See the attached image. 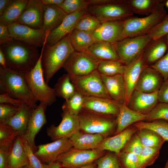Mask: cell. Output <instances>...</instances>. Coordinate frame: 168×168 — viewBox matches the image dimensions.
Masks as SVG:
<instances>
[{
    "label": "cell",
    "instance_id": "cell-1",
    "mask_svg": "<svg viewBox=\"0 0 168 168\" xmlns=\"http://www.w3.org/2000/svg\"><path fill=\"white\" fill-rule=\"evenodd\" d=\"M38 48L13 40L0 46L6 68L24 74L31 71L38 61L40 54Z\"/></svg>",
    "mask_w": 168,
    "mask_h": 168
},
{
    "label": "cell",
    "instance_id": "cell-2",
    "mask_svg": "<svg viewBox=\"0 0 168 168\" xmlns=\"http://www.w3.org/2000/svg\"><path fill=\"white\" fill-rule=\"evenodd\" d=\"M25 74L0 66V94L7 93L34 110L38 105L28 86Z\"/></svg>",
    "mask_w": 168,
    "mask_h": 168
},
{
    "label": "cell",
    "instance_id": "cell-3",
    "mask_svg": "<svg viewBox=\"0 0 168 168\" xmlns=\"http://www.w3.org/2000/svg\"><path fill=\"white\" fill-rule=\"evenodd\" d=\"M75 50L69 35L52 46L46 44L43 50L41 62L44 78L48 84Z\"/></svg>",
    "mask_w": 168,
    "mask_h": 168
},
{
    "label": "cell",
    "instance_id": "cell-4",
    "mask_svg": "<svg viewBox=\"0 0 168 168\" xmlns=\"http://www.w3.org/2000/svg\"><path fill=\"white\" fill-rule=\"evenodd\" d=\"M45 40L43 46L40 56L36 64L29 72L25 74L26 82L34 98L37 102L50 106L56 102V96L53 88L45 81L42 65V58Z\"/></svg>",
    "mask_w": 168,
    "mask_h": 168
},
{
    "label": "cell",
    "instance_id": "cell-5",
    "mask_svg": "<svg viewBox=\"0 0 168 168\" xmlns=\"http://www.w3.org/2000/svg\"><path fill=\"white\" fill-rule=\"evenodd\" d=\"M164 1L149 15L143 17H130L123 21L124 39L148 33L165 18L167 12Z\"/></svg>",
    "mask_w": 168,
    "mask_h": 168
},
{
    "label": "cell",
    "instance_id": "cell-6",
    "mask_svg": "<svg viewBox=\"0 0 168 168\" xmlns=\"http://www.w3.org/2000/svg\"><path fill=\"white\" fill-rule=\"evenodd\" d=\"M78 117L80 130L83 132L100 134L105 138L115 132L116 118L100 115L82 110Z\"/></svg>",
    "mask_w": 168,
    "mask_h": 168
},
{
    "label": "cell",
    "instance_id": "cell-7",
    "mask_svg": "<svg viewBox=\"0 0 168 168\" xmlns=\"http://www.w3.org/2000/svg\"><path fill=\"white\" fill-rule=\"evenodd\" d=\"M152 40L147 34L125 38L114 44L119 61L127 65L139 57Z\"/></svg>",
    "mask_w": 168,
    "mask_h": 168
},
{
    "label": "cell",
    "instance_id": "cell-8",
    "mask_svg": "<svg viewBox=\"0 0 168 168\" xmlns=\"http://www.w3.org/2000/svg\"><path fill=\"white\" fill-rule=\"evenodd\" d=\"M87 10L101 23L107 21L124 20L134 14L127 0H113L105 5L91 6Z\"/></svg>",
    "mask_w": 168,
    "mask_h": 168
},
{
    "label": "cell",
    "instance_id": "cell-9",
    "mask_svg": "<svg viewBox=\"0 0 168 168\" xmlns=\"http://www.w3.org/2000/svg\"><path fill=\"white\" fill-rule=\"evenodd\" d=\"M100 60L87 51L75 50L67 58L62 68L71 79L86 75L97 70Z\"/></svg>",
    "mask_w": 168,
    "mask_h": 168
},
{
    "label": "cell",
    "instance_id": "cell-10",
    "mask_svg": "<svg viewBox=\"0 0 168 168\" xmlns=\"http://www.w3.org/2000/svg\"><path fill=\"white\" fill-rule=\"evenodd\" d=\"M76 91L84 96L111 98L97 70L82 76L70 79Z\"/></svg>",
    "mask_w": 168,
    "mask_h": 168
},
{
    "label": "cell",
    "instance_id": "cell-11",
    "mask_svg": "<svg viewBox=\"0 0 168 168\" xmlns=\"http://www.w3.org/2000/svg\"><path fill=\"white\" fill-rule=\"evenodd\" d=\"M106 152L97 149L81 150L72 147L61 154L56 161L62 168H79L94 162Z\"/></svg>",
    "mask_w": 168,
    "mask_h": 168
},
{
    "label": "cell",
    "instance_id": "cell-12",
    "mask_svg": "<svg viewBox=\"0 0 168 168\" xmlns=\"http://www.w3.org/2000/svg\"><path fill=\"white\" fill-rule=\"evenodd\" d=\"M13 40L37 48L42 47L47 33L42 29H36L16 22L8 26Z\"/></svg>",
    "mask_w": 168,
    "mask_h": 168
},
{
    "label": "cell",
    "instance_id": "cell-13",
    "mask_svg": "<svg viewBox=\"0 0 168 168\" xmlns=\"http://www.w3.org/2000/svg\"><path fill=\"white\" fill-rule=\"evenodd\" d=\"M62 116V120L58 126L52 124L47 128V134L53 141L62 138H69L80 130L78 115L63 111Z\"/></svg>",
    "mask_w": 168,
    "mask_h": 168
},
{
    "label": "cell",
    "instance_id": "cell-14",
    "mask_svg": "<svg viewBox=\"0 0 168 168\" xmlns=\"http://www.w3.org/2000/svg\"><path fill=\"white\" fill-rule=\"evenodd\" d=\"M119 104L110 98L85 96L82 110L105 116L116 118Z\"/></svg>",
    "mask_w": 168,
    "mask_h": 168
},
{
    "label": "cell",
    "instance_id": "cell-15",
    "mask_svg": "<svg viewBox=\"0 0 168 168\" xmlns=\"http://www.w3.org/2000/svg\"><path fill=\"white\" fill-rule=\"evenodd\" d=\"M72 147L69 138H62L39 145L34 154L42 163L49 164L56 161L61 154Z\"/></svg>",
    "mask_w": 168,
    "mask_h": 168
},
{
    "label": "cell",
    "instance_id": "cell-16",
    "mask_svg": "<svg viewBox=\"0 0 168 168\" xmlns=\"http://www.w3.org/2000/svg\"><path fill=\"white\" fill-rule=\"evenodd\" d=\"M47 106L40 103L37 108L33 110L26 130L21 136L30 146L35 152L37 149L35 142L36 135L42 127L47 123L45 114Z\"/></svg>",
    "mask_w": 168,
    "mask_h": 168
},
{
    "label": "cell",
    "instance_id": "cell-17",
    "mask_svg": "<svg viewBox=\"0 0 168 168\" xmlns=\"http://www.w3.org/2000/svg\"><path fill=\"white\" fill-rule=\"evenodd\" d=\"M164 80L161 74L151 66L145 65L143 68L135 89L147 93L158 91Z\"/></svg>",
    "mask_w": 168,
    "mask_h": 168
},
{
    "label": "cell",
    "instance_id": "cell-18",
    "mask_svg": "<svg viewBox=\"0 0 168 168\" xmlns=\"http://www.w3.org/2000/svg\"><path fill=\"white\" fill-rule=\"evenodd\" d=\"M44 5L41 0H29L16 22L36 29L43 28Z\"/></svg>",
    "mask_w": 168,
    "mask_h": 168
},
{
    "label": "cell",
    "instance_id": "cell-19",
    "mask_svg": "<svg viewBox=\"0 0 168 168\" xmlns=\"http://www.w3.org/2000/svg\"><path fill=\"white\" fill-rule=\"evenodd\" d=\"M158 92L147 93L135 89L130 95L127 105L131 109L147 114L158 103Z\"/></svg>",
    "mask_w": 168,
    "mask_h": 168
},
{
    "label": "cell",
    "instance_id": "cell-20",
    "mask_svg": "<svg viewBox=\"0 0 168 168\" xmlns=\"http://www.w3.org/2000/svg\"><path fill=\"white\" fill-rule=\"evenodd\" d=\"M87 10L67 15L59 26L50 32L46 44L52 46L70 34L80 19L87 13Z\"/></svg>",
    "mask_w": 168,
    "mask_h": 168
},
{
    "label": "cell",
    "instance_id": "cell-21",
    "mask_svg": "<svg viewBox=\"0 0 168 168\" xmlns=\"http://www.w3.org/2000/svg\"><path fill=\"white\" fill-rule=\"evenodd\" d=\"M123 21H116L101 23L92 34L96 41H104L114 44L124 39Z\"/></svg>",
    "mask_w": 168,
    "mask_h": 168
},
{
    "label": "cell",
    "instance_id": "cell-22",
    "mask_svg": "<svg viewBox=\"0 0 168 168\" xmlns=\"http://www.w3.org/2000/svg\"><path fill=\"white\" fill-rule=\"evenodd\" d=\"M138 129L133 124L113 136L105 138L96 149L108 151L118 155Z\"/></svg>",
    "mask_w": 168,
    "mask_h": 168
},
{
    "label": "cell",
    "instance_id": "cell-23",
    "mask_svg": "<svg viewBox=\"0 0 168 168\" xmlns=\"http://www.w3.org/2000/svg\"><path fill=\"white\" fill-rule=\"evenodd\" d=\"M101 75L104 85L111 98L119 104L126 103V89L123 75Z\"/></svg>",
    "mask_w": 168,
    "mask_h": 168
},
{
    "label": "cell",
    "instance_id": "cell-24",
    "mask_svg": "<svg viewBox=\"0 0 168 168\" xmlns=\"http://www.w3.org/2000/svg\"><path fill=\"white\" fill-rule=\"evenodd\" d=\"M143 53L134 61L126 66L123 74L126 89V103L131 93L135 90L143 68L146 65L143 61Z\"/></svg>",
    "mask_w": 168,
    "mask_h": 168
},
{
    "label": "cell",
    "instance_id": "cell-25",
    "mask_svg": "<svg viewBox=\"0 0 168 168\" xmlns=\"http://www.w3.org/2000/svg\"><path fill=\"white\" fill-rule=\"evenodd\" d=\"M9 168H20L29 165L22 137L18 135L9 148L8 156Z\"/></svg>",
    "mask_w": 168,
    "mask_h": 168
},
{
    "label": "cell",
    "instance_id": "cell-26",
    "mask_svg": "<svg viewBox=\"0 0 168 168\" xmlns=\"http://www.w3.org/2000/svg\"><path fill=\"white\" fill-rule=\"evenodd\" d=\"M146 114L131 109L126 103L120 104L119 114L116 118L117 127L114 134L119 133L135 123L146 120Z\"/></svg>",
    "mask_w": 168,
    "mask_h": 168
},
{
    "label": "cell",
    "instance_id": "cell-27",
    "mask_svg": "<svg viewBox=\"0 0 168 168\" xmlns=\"http://www.w3.org/2000/svg\"><path fill=\"white\" fill-rule=\"evenodd\" d=\"M33 110L29 105L24 103L13 117L0 122L10 126L21 136L26 130Z\"/></svg>",
    "mask_w": 168,
    "mask_h": 168
},
{
    "label": "cell",
    "instance_id": "cell-28",
    "mask_svg": "<svg viewBox=\"0 0 168 168\" xmlns=\"http://www.w3.org/2000/svg\"><path fill=\"white\" fill-rule=\"evenodd\" d=\"M168 49L166 36L152 40L145 49L143 54L145 65L152 66L162 58Z\"/></svg>",
    "mask_w": 168,
    "mask_h": 168
},
{
    "label": "cell",
    "instance_id": "cell-29",
    "mask_svg": "<svg viewBox=\"0 0 168 168\" xmlns=\"http://www.w3.org/2000/svg\"><path fill=\"white\" fill-rule=\"evenodd\" d=\"M104 138L100 134L86 133L79 131L69 139L75 148L92 150L96 149Z\"/></svg>",
    "mask_w": 168,
    "mask_h": 168
},
{
    "label": "cell",
    "instance_id": "cell-30",
    "mask_svg": "<svg viewBox=\"0 0 168 168\" xmlns=\"http://www.w3.org/2000/svg\"><path fill=\"white\" fill-rule=\"evenodd\" d=\"M42 29L45 32H50L59 26L67 16L64 12L56 5H44Z\"/></svg>",
    "mask_w": 168,
    "mask_h": 168
},
{
    "label": "cell",
    "instance_id": "cell-31",
    "mask_svg": "<svg viewBox=\"0 0 168 168\" xmlns=\"http://www.w3.org/2000/svg\"><path fill=\"white\" fill-rule=\"evenodd\" d=\"M29 0H12L0 16V23L9 26L17 22Z\"/></svg>",
    "mask_w": 168,
    "mask_h": 168
},
{
    "label": "cell",
    "instance_id": "cell-32",
    "mask_svg": "<svg viewBox=\"0 0 168 168\" xmlns=\"http://www.w3.org/2000/svg\"><path fill=\"white\" fill-rule=\"evenodd\" d=\"M86 51L100 60L119 61L114 44L108 42L96 41Z\"/></svg>",
    "mask_w": 168,
    "mask_h": 168
},
{
    "label": "cell",
    "instance_id": "cell-33",
    "mask_svg": "<svg viewBox=\"0 0 168 168\" xmlns=\"http://www.w3.org/2000/svg\"><path fill=\"white\" fill-rule=\"evenodd\" d=\"M69 36L70 42L75 50L79 52L86 51L96 42L92 34L75 29H74Z\"/></svg>",
    "mask_w": 168,
    "mask_h": 168
},
{
    "label": "cell",
    "instance_id": "cell-34",
    "mask_svg": "<svg viewBox=\"0 0 168 168\" xmlns=\"http://www.w3.org/2000/svg\"><path fill=\"white\" fill-rule=\"evenodd\" d=\"M136 133L144 147L161 149L166 141L156 133L150 129H138Z\"/></svg>",
    "mask_w": 168,
    "mask_h": 168
},
{
    "label": "cell",
    "instance_id": "cell-35",
    "mask_svg": "<svg viewBox=\"0 0 168 168\" xmlns=\"http://www.w3.org/2000/svg\"><path fill=\"white\" fill-rule=\"evenodd\" d=\"M162 0H128V3L134 14L148 16L153 12Z\"/></svg>",
    "mask_w": 168,
    "mask_h": 168
},
{
    "label": "cell",
    "instance_id": "cell-36",
    "mask_svg": "<svg viewBox=\"0 0 168 168\" xmlns=\"http://www.w3.org/2000/svg\"><path fill=\"white\" fill-rule=\"evenodd\" d=\"M56 96L68 100L76 92L75 88L67 73L63 74L58 80L53 88Z\"/></svg>",
    "mask_w": 168,
    "mask_h": 168
},
{
    "label": "cell",
    "instance_id": "cell-37",
    "mask_svg": "<svg viewBox=\"0 0 168 168\" xmlns=\"http://www.w3.org/2000/svg\"><path fill=\"white\" fill-rule=\"evenodd\" d=\"M126 66L119 60H100L97 70L101 75L106 76L123 75Z\"/></svg>",
    "mask_w": 168,
    "mask_h": 168
},
{
    "label": "cell",
    "instance_id": "cell-38",
    "mask_svg": "<svg viewBox=\"0 0 168 168\" xmlns=\"http://www.w3.org/2000/svg\"><path fill=\"white\" fill-rule=\"evenodd\" d=\"M133 125L138 129L146 128L153 130L166 141H168V122L162 120H156L150 122L139 121Z\"/></svg>",
    "mask_w": 168,
    "mask_h": 168
},
{
    "label": "cell",
    "instance_id": "cell-39",
    "mask_svg": "<svg viewBox=\"0 0 168 168\" xmlns=\"http://www.w3.org/2000/svg\"><path fill=\"white\" fill-rule=\"evenodd\" d=\"M101 24L94 16L86 13L77 22L74 29L92 34Z\"/></svg>",
    "mask_w": 168,
    "mask_h": 168
},
{
    "label": "cell",
    "instance_id": "cell-40",
    "mask_svg": "<svg viewBox=\"0 0 168 168\" xmlns=\"http://www.w3.org/2000/svg\"><path fill=\"white\" fill-rule=\"evenodd\" d=\"M84 97V96L76 91L68 100L64 102L62 107L63 111L78 115L82 110Z\"/></svg>",
    "mask_w": 168,
    "mask_h": 168
},
{
    "label": "cell",
    "instance_id": "cell-41",
    "mask_svg": "<svg viewBox=\"0 0 168 168\" xmlns=\"http://www.w3.org/2000/svg\"><path fill=\"white\" fill-rule=\"evenodd\" d=\"M18 133L10 126L0 122V148L9 150Z\"/></svg>",
    "mask_w": 168,
    "mask_h": 168
},
{
    "label": "cell",
    "instance_id": "cell-42",
    "mask_svg": "<svg viewBox=\"0 0 168 168\" xmlns=\"http://www.w3.org/2000/svg\"><path fill=\"white\" fill-rule=\"evenodd\" d=\"M89 5L87 0H64L58 6L68 15L87 10Z\"/></svg>",
    "mask_w": 168,
    "mask_h": 168
},
{
    "label": "cell",
    "instance_id": "cell-43",
    "mask_svg": "<svg viewBox=\"0 0 168 168\" xmlns=\"http://www.w3.org/2000/svg\"><path fill=\"white\" fill-rule=\"evenodd\" d=\"M160 149L143 147L138 156L139 168H145L152 165L158 157Z\"/></svg>",
    "mask_w": 168,
    "mask_h": 168
},
{
    "label": "cell",
    "instance_id": "cell-44",
    "mask_svg": "<svg viewBox=\"0 0 168 168\" xmlns=\"http://www.w3.org/2000/svg\"><path fill=\"white\" fill-rule=\"evenodd\" d=\"M95 162L96 168H122L118 155L110 151L106 152Z\"/></svg>",
    "mask_w": 168,
    "mask_h": 168
},
{
    "label": "cell",
    "instance_id": "cell-45",
    "mask_svg": "<svg viewBox=\"0 0 168 168\" xmlns=\"http://www.w3.org/2000/svg\"><path fill=\"white\" fill-rule=\"evenodd\" d=\"M147 115L146 121L162 120L168 122V103L160 102Z\"/></svg>",
    "mask_w": 168,
    "mask_h": 168
},
{
    "label": "cell",
    "instance_id": "cell-46",
    "mask_svg": "<svg viewBox=\"0 0 168 168\" xmlns=\"http://www.w3.org/2000/svg\"><path fill=\"white\" fill-rule=\"evenodd\" d=\"M122 168H139L138 156L128 152L121 151L118 155Z\"/></svg>",
    "mask_w": 168,
    "mask_h": 168
},
{
    "label": "cell",
    "instance_id": "cell-47",
    "mask_svg": "<svg viewBox=\"0 0 168 168\" xmlns=\"http://www.w3.org/2000/svg\"><path fill=\"white\" fill-rule=\"evenodd\" d=\"M152 40L159 39L168 34V13L164 19L147 34Z\"/></svg>",
    "mask_w": 168,
    "mask_h": 168
},
{
    "label": "cell",
    "instance_id": "cell-48",
    "mask_svg": "<svg viewBox=\"0 0 168 168\" xmlns=\"http://www.w3.org/2000/svg\"><path fill=\"white\" fill-rule=\"evenodd\" d=\"M143 147L138 136L136 133L128 142L121 151L130 152L139 156L142 152Z\"/></svg>",
    "mask_w": 168,
    "mask_h": 168
},
{
    "label": "cell",
    "instance_id": "cell-49",
    "mask_svg": "<svg viewBox=\"0 0 168 168\" xmlns=\"http://www.w3.org/2000/svg\"><path fill=\"white\" fill-rule=\"evenodd\" d=\"M21 105L0 103V122H2L13 117L18 111Z\"/></svg>",
    "mask_w": 168,
    "mask_h": 168
},
{
    "label": "cell",
    "instance_id": "cell-50",
    "mask_svg": "<svg viewBox=\"0 0 168 168\" xmlns=\"http://www.w3.org/2000/svg\"><path fill=\"white\" fill-rule=\"evenodd\" d=\"M23 141L25 151L29 161V165L32 168H45L46 164L42 163L35 156L28 143L24 139Z\"/></svg>",
    "mask_w": 168,
    "mask_h": 168
},
{
    "label": "cell",
    "instance_id": "cell-51",
    "mask_svg": "<svg viewBox=\"0 0 168 168\" xmlns=\"http://www.w3.org/2000/svg\"><path fill=\"white\" fill-rule=\"evenodd\" d=\"M151 66L161 74L164 80L168 79V49L164 55Z\"/></svg>",
    "mask_w": 168,
    "mask_h": 168
},
{
    "label": "cell",
    "instance_id": "cell-52",
    "mask_svg": "<svg viewBox=\"0 0 168 168\" xmlns=\"http://www.w3.org/2000/svg\"><path fill=\"white\" fill-rule=\"evenodd\" d=\"M159 102L168 103V79L164 80L158 92Z\"/></svg>",
    "mask_w": 168,
    "mask_h": 168
},
{
    "label": "cell",
    "instance_id": "cell-53",
    "mask_svg": "<svg viewBox=\"0 0 168 168\" xmlns=\"http://www.w3.org/2000/svg\"><path fill=\"white\" fill-rule=\"evenodd\" d=\"M13 40L12 38L8 26L0 23V44L7 43Z\"/></svg>",
    "mask_w": 168,
    "mask_h": 168
},
{
    "label": "cell",
    "instance_id": "cell-54",
    "mask_svg": "<svg viewBox=\"0 0 168 168\" xmlns=\"http://www.w3.org/2000/svg\"><path fill=\"white\" fill-rule=\"evenodd\" d=\"M24 103L20 100L14 98L7 93L1 94L0 103H6L12 105L20 106Z\"/></svg>",
    "mask_w": 168,
    "mask_h": 168
},
{
    "label": "cell",
    "instance_id": "cell-55",
    "mask_svg": "<svg viewBox=\"0 0 168 168\" xmlns=\"http://www.w3.org/2000/svg\"><path fill=\"white\" fill-rule=\"evenodd\" d=\"M9 150L0 148V168H9L8 159Z\"/></svg>",
    "mask_w": 168,
    "mask_h": 168
},
{
    "label": "cell",
    "instance_id": "cell-56",
    "mask_svg": "<svg viewBox=\"0 0 168 168\" xmlns=\"http://www.w3.org/2000/svg\"><path fill=\"white\" fill-rule=\"evenodd\" d=\"M44 5H59L62 3L64 0H41Z\"/></svg>",
    "mask_w": 168,
    "mask_h": 168
},
{
    "label": "cell",
    "instance_id": "cell-57",
    "mask_svg": "<svg viewBox=\"0 0 168 168\" xmlns=\"http://www.w3.org/2000/svg\"><path fill=\"white\" fill-rule=\"evenodd\" d=\"M12 0H0V16Z\"/></svg>",
    "mask_w": 168,
    "mask_h": 168
},
{
    "label": "cell",
    "instance_id": "cell-58",
    "mask_svg": "<svg viewBox=\"0 0 168 168\" xmlns=\"http://www.w3.org/2000/svg\"><path fill=\"white\" fill-rule=\"evenodd\" d=\"M0 66L6 68V59L4 54L0 49Z\"/></svg>",
    "mask_w": 168,
    "mask_h": 168
},
{
    "label": "cell",
    "instance_id": "cell-59",
    "mask_svg": "<svg viewBox=\"0 0 168 168\" xmlns=\"http://www.w3.org/2000/svg\"><path fill=\"white\" fill-rule=\"evenodd\" d=\"M45 168H62V167L59 163L55 161L50 164H46Z\"/></svg>",
    "mask_w": 168,
    "mask_h": 168
},
{
    "label": "cell",
    "instance_id": "cell-60",
    "mask_svg": "<svg viewBox=\"0 0 168 168\" xmlns=\"http://www.w3.org/2000/svg\"><path fill=\"white\" fill-rule=\"evenodd\" d=\"M96 167L97 165L96 163L94 162L92 163L79 167V168H96Z\"/></svg>",
    "mask_w": 168,
    "mask_h": 168
},
{
    "label": "cell",
    "instance_id": "cell-61",
    "mask_svg": "<svg viewBox=\"0 0 168 168\" xmlns=\"http://www.w3.org/2000/svg\"><path fill=\"white\" fill-rule=\"evenodd\" d=\"M20 168H32L29 165L24 166H23Z\"/></svg>",
    "mask_w": 168,
    "mask_h": 168
},
{
    "label": "cell",
    "instance_id": "cell-62",
    "mask_svg": "<svg viewBox=\"0 0 168 168\" xmlns=\"http://www.w3.org/2000/svg\"><path fill=\"white\" fill-rule=\"evenodd\" d=\"M164 168H168V157L167 161H166V165L165 166Z\"/></svg>",
    "mask_w": 168,
    "mask_h": 168
},
{
    "label": "cell",
    "instance_id": "cell-63",
    "mask_svg": "<svg viewBox=\"0 0 168 168\" xmlns=\"http://www.w3.org/2000/svg\"><path fill=\"white\" fill-rule=\"evenodd\" d=\"M165 5L168 8V0L165 2Z\"/></svg>",
    "mask_w": 168,
    "mask_h": 168
},
{
    "label": "cell",
    "instance_id": "cell-64",
    "mask_svg": "<svg viewBox=\"0 0 168 168\" xmlns=\"http://www.w3.org/2000/svg\"><path fill=\"white\" fill-rule=\"evenodd\" d=\"M166 39L167 41V42L168 44V34L166 35Z\"/></svg>",
    "mask_w": 168,
    "mask_h": 168
}]
</instances>
